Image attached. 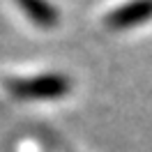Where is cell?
Listing matches in <instances>:
<instances>
[{
    "label": "cell",
    "mask_w": 152,
    "mask_h": 152,
    "mask_svg": "<svg viewBox=\"0 0 152 152\" xmlns=\"http://www.w3.org/2000/svg\"><path fill=\"white\" fill-rule=\"evenodd\" d=\"M5 88L16 99H60L69 95L72 81L65 74L16 76V78H5Z\"/></svg>",
    "instance_id": "cell-1"
},
{
    "label": "cell",
    "mask_w": 152,
    "mask_h": 152,
    "mask_svg": "<svg viewBox=\"0 0 152 152\" xmlns=\"http://www.w3.org/2000/svg\"><path fill=\"white\" fill-rule=\"evenodd\" d=\"M106 26L115 30H124V28H134L152 21V0H129L120 5L118 10H113L111 14H106Z\"/></svg>",
    "instance_id": "cell-2"
},
{
    "label": "cell",
    "mask_w": 152,
    "mask_h": 152,
    "mask_svg": "<svg viewBox=\"0 0 152 152\" xmlns=\"http://www.w3.org/2000/svg\"><path fill=\"white\" fill-rule=\"evenodd\" d=\"M14 2L26 12V16L35 26H39V28H53V26H58V21H60L58 10L48 0H14Z\"/></svg>",
    "instance_id": "cell-3"
}]
</instances>
